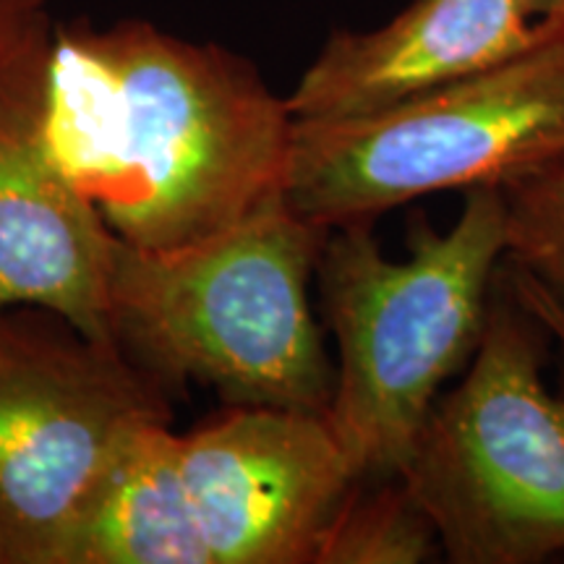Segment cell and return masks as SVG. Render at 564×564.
Masks as SVG:
<instances>
[{
    "instance_id": "cell-1",
    "label": "cell",
    "mask_w": 564,
    "mask_h": 564,
    "mask_svg": "<svg viewBox=\"0 0 564 564\" xmlns=\"http://www.w3.org/2000/svg\"><path fill=\"white\" fill-rule=\"evenodd\" d=\"M293 116L257 66L150 21L58 24L42 139L118 241L175 249L282 192Z\"/></svg>"
},
{
    "instance_id": "cell-2",
    "label": "cell",
    "mask_w": 564,
    "mask_h": 564,
    "mask_svg": "<svg viewBox=\"0 0 564 564\" xmlns=\"http://www.w3.org/2000/svg\"><path fill=\"white\" fill-rule=\"evenodd\" d=\"M327 236L280 192L175 249L116 238L112 340L162 387L196 382L228 408L327 413L335 366L308 301Z\"/></svg>"
},
{
    "instance_id": "cell-3",
    "label": "cell",
    "mask_w": 564,
    "mask_h": 564,
    "mask_svg": "<svg viewBox=\"0 0 564 564\" xmlns=\"http://www.w3.org/2000/svg\"><path fill=\"white\" fill-rule=\"evenodd\" d=\"M449 230L411 223L408 257L390 259L373 223L329 230L316 262L324 319L337 340L327 421L361 481L403 476L442 384L481 340L505 259L502 188H468Z\"/></svg>"
},
{
    "instance_id": "cell-4",
    "label": "cell",
    "mask_w": 564,
    "mask_h": 564,
    "mask_svg": "<svg viewBox=\"0 0 564 564\" xmlns=\"http://www.w3.org/2000/svg\"><path fill=\"white\" fill-rule=\"evenodd\" d=\"M564 158V34L398 108L293 121L282 196L322 228L436 192L505 188Z\"/></svg>"
},
{
    "instance_id": "cell-5",
    "label": "cell",
    "mask_w": 564,
    "mask_h": 564,
    "mask_svg": "<svg viewBox=\"0 0 564 564\" xmlns=\"http://www.w3.org/2000/svg\"><path fill=\"white\" fill-rule=\"evenodd\" d=\"M544 327L497 272L463 382L436 398L403 481L453 564H535L564 552V394Z\"/></svg>"
},
{
    "instance_id": "cell-6",
    "label": "cell",
    "mask_w": 564,
    "mask_h": 564,
    "mask_svg": "<svg viewBox=\"0 0 564 564\" xmlns=\"http://www.w3.org/2000/svg\"><path fill=\"white\" fill-rule=\"evenodd\" d=\"M165 387L118 343L0 319V564H61L84 499Z\"/></svg>"
},
{
    "instance_id": "cell-7",
    "label": "cell",
    "mask_w": 564,
    "mask_h": 564,
    "mask_svg": "<svg viewBox=\"0 0 564 564\" xmlns=\"http://www.w3.org/2000/svg\"><path fill=\"white\" fill-rule=\"evenodd\" d=\"M181 468L209 564H314L361 484L327 413L228 408L181 434Z\"/></svg>"
},
{
    "instance_id": "cell-8",
    "label": "cell",
    "mask_w": 564,
    "mask_h": 564,
    "mask_svg": "<svg viewBox=\"0 0 564 564\" xmlns=\"http://www.w3.org/2000/svg\"><path fill=\"white\" fill-rule=\"evenodd\" d=\"M560 34L512 0H413L377 30L329 34L285 102L293 121L373 116Z\"/></svg>"
},
{
    "instance_id": "cell-9",
    "label": "cell",
    "mask_w": 564,
    "mask_h": 564,
    "mask_svg": "<svg viewBox=\"0 0 564 564\" xmlns=\"http://www.w3.org/2000/svg\"><path fill=\"white\" fill-rule=\"evenodd\" d=\"M116 236L42 139V116L0 126V319L40 306L89 340L116 343L110 270Z\"/></svg>"
},
{
    "instance_id": "cell-10",
    "label": "cell",
    "mask_w": 564,
    "mask_h": 564,
    "mask_svg": "<svg viewBox=\"0 0 564 564\" xmlns=\"http://www.w3.org/2000/svg\"><path fill=\"white\" fill-rule=\"evenodd\" d=\"M61 564H209L171 421L126 436L84 499Z\"/></svg>"
},
{
    "instance_id": "cell-11",
    "label": "cell",
    "mask_w": 564,
    "mask_h": 564,
    "mask_svg": "<svg viewBox=\"0 0 564 564\" xmlns=\"http://www.w3.org/2000/svg\"><path fill=\"white\" fill-rule=\"evenodd\" d=\"M440 552L432 518L398 476L361 481L350 491L314 564H421Z\"/></svg>"
},
{
    "instance_id": "cell-12",
    "label": "cell",
    "mask_w": 564,
    "mask_h": 564,
    "mask_svg": "<svg viewBox=\"0 0 564 564\" xmlns=\"http://www.w3.org/2000/svg\"><path fill=\"white\" fill-rule=\"evenodd\" d=\"M505 262L564 314V158L502 188Z\"/></svg>"
},
{
    "instance_id": "cell-13",
    "label": "cell",
    "mask_w": 564,
    "mask_h": 564,
    "mask_svg": "<svg viewBox=\"0 0 564 564\" xmlns=\"http://www.w3.org/2000/svg\"><path fill=\"white\" fill-rule=\"evenodd\" d=\"M55 0H0V126L45 112Z\"/></svg>"
},
{
    "instance_id": "cell-14",
    "label": "cell",
    "mask_w": 564,
    "mask_h": 564,
    "mask_svg": "<svg viewBox=\"0 0 564 564\" xmlns=\"http://www.w3.org/2000/svg\"><path fill=\"white\" fill-rule=\"evenodd\" d=\"M505 274H507V280H510L512 291L520 299V303H523L528 312L533 314V319L539 322L541 327H544L546 333L552 335L554 340L562 345V350H564V314L554 306V301L549 299L544 291H541L539 282L531 280L523 272L512 270L510 264L505 267Z\"/></svg>"
},
{
    "instance_id": "cell-15",
    "label": "cell",
    "mask_w": 564,
    "mask_h": 564,
    "mask_svg": "<svg viewBox=\"0 0 564 564\" xmlns=\"http://www.w3.org/2000/svg\"><path fill=\"white\" fill-rule=\"evenodd\" d=\"M525 17L549 24H564V0H512Z\"/></svg>"
}]
</instances>
